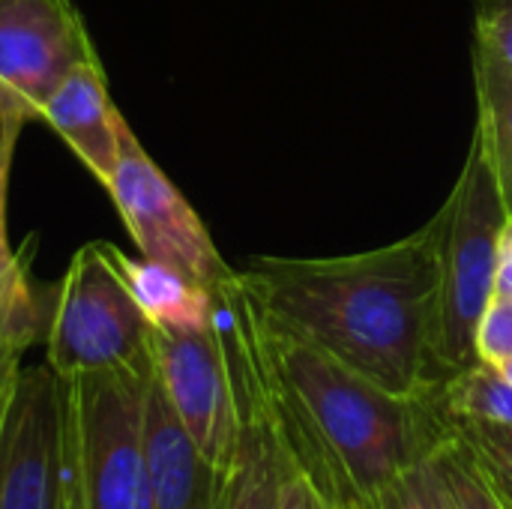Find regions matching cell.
<instances>
[{
	"mask_svg": "<svg viewBox=\"0 0 512 509\" xmlns=\"http://www.w3.org/2000/svg\"><path fill=\"white\" fill-rule=\"evenodd\" d=\"M240 318L288 468L336 509L369 507L420 465L447 429L435 396H396L273 321L240 282L216 291Z\"/></svg>",
	"mask_w": 512,
	"mask_h": 509,
	"instance_id": "obj_1",
	"label": "cell"
},
{
	"mask_svg": "<svg viewBox=\"0 0 512 509\" xmlns=\"http://www.w3.org/2000/svg\"><path fill=\"white\" fill-rule=\"evenodd\" d=\"M240 282L282 327L378 387L420 399L447 381L435 357L441 219L339 258H252Z\"/></svg>",
	"mask_w": 512,
	"mask_h": 509,
	"instance_id": "obj_2",
	"label": "cell"
},
{
	"mask_svg": "<svg viewBox=\"0 0 512 509\" xmlns=\"http://www.w3.org/2000/svg\"><path fill=\"white\" fill-rule=\"evenodd\" d=\"M153 360L63 381V509H150L144 396Z\"/></svg>",
	"mask_w": 512,
	"mask_h": 509,
	"instance_id": "obj_3",
	"label": "cell"
},
{
	"mask_svg": "<svg viewBox=\"0 0 512 509\" xmlns=\"http://www.w3.org/2000/svg\"><path fill=\"white\" fill-rule=\"evenodd\" d=\"M438 219L441 300L435 357L450 378L480 360L477 330L489 300L495 297L501 237L510 219V207L480 126H474L465 165L438 210Z\"/></svg>",
	"mask_w": 512,
	"mask_h": 509,
	"instance_id": "obj_4",
	"label": "cell"
},
{
	"mask_svg": "<svg viewBox=\"0 0 512 509\" xmlns=\"http://www.w3.org/2000/svg\"><path fill=\"white\" fill-rule=\"evenodd\" d=\"M150 333L153 324L114 270L105 240L84 243L54 285L45 363L57 378L141 366L150 360Z\"/></svg>",
	"mask_w": 512,
	"mask_h": 509,
	"instance_id": "obj_5",
	"label": "cell"
},
{
	"mask_svg": "<svg viewBox=\"0 0 512 509\" xmlns=\"http://www.w3.org/2000/svg\"><path fill=\"white\" fill-rule=\"evenodd\" d=\"M105 192L111 195V204L117 207L141 258L177 270L213 294L237 276V270H231L219 255L195 207L150 159L129 123H123L120 162Z\"/></svg>",
	"mask_w": 512,
	"mask_h": 509,
	"instance_id": "obj_6",
	"label": "cell"
},
{
	"mask_svg": "<svg viewBox=\"0 0 512 509\" xmlns=\"http://www.w3.org/2000/svg\"><path fill=\"white\" fill-rule=\"evenodd\" d=\"M93 54L72 0H0V123L39 120L60 81Z\"/></svg>",
	"mask_w": 512,
	"mask_h": 509,
	"instance_id": "obj_7",
	"label": "cell"
},
{
	"mask_svg": "<svg viewBox=\"0 0 512 509\" xmlns=\"http://www.w3.org/2000/svg\"><path fill=\"white\" fill-rule=\"evenodd\" d=\"M0 509H63V381L18 366L0 429Z\"/></svg>",
	"mask_w": 512,
	"mask_h": 509,
	"instance_id": "obj_8",
	"label": "cell"
},
{
	"mask_svg": "<svg viewBox=\"0 0 512 509\" xmlns=\"http://www.w3.org/2000/svg\"><path fill=\"white\" fill-rule=\"evenodd\" d=\"M150 360L177 420L204 459L225 474L237 441V405L216 321L186 333L153 327Z\"/></svg>",
	"mask_w": 512,
	"mask_h": 509,
	"instance_id": "obj_9",
	"label": "cell"
},
{
	"mask_svg": "<svg viewBox=\"0 0 512 509\" xmlns=\"http://www.w3.org/2000/svg\"><path fill=\"white\" fill-rule=\"evenodd\" d=\"M144 453L150 509H219L225 474L195 447L156 372L144 396Z\"/></svg>",
	"mask_w": 512,
	"mask_h": 509,
	"instance_id": "obj_10",
	"label": "cell"
},
{
	"mask_svg": "<svg viewBox=\"0 0 512 509\" xmlns=\"http://www.w3.org/2000/svg\"><path fill=\"white\" fill-rule=\"evenodd\" d=\"M39 120H45L63 138V144L102 183V189L111 183L120 162V135L126 120L111 102L99 54L81 60L60 81V87L42 105Z\"/></svg>",
	"mask_w": 512,
	"mask_h": 509,
	"instance_id": "obj_11",
	"label": "cell"
},
{
	"mask_svg": "<svg viewBox=\"0 0 512 509\" xmlns=\"http://www.w3.org/2000/svg\"><path fill=\"white\" fill-rule=\"evenodd\" d=\"M24 126L0 123V348L9 354L24 357L27 348L36 342H45L48 321H51V303H54V285L39 288L33 282V237L21 252L9 246V228H6V204H9V177L15 150L21 141Z\"/></svg>",
	"mask_w": 512,
	"mask_h": 509,
	"instance_id": "obj_12",
	"label": "cell"
},
{
	"mask_svg": "<svg viewBox=\"0 0 512 509\" xmlns=\"http://www.w3.org/2000/svg\"><path fill=\"white\" fill-rule=\"evenodd\" d=\"M105 249L114 270L126 282L132 300L156 330L186 333V330H207L213 324L216 318L213 291L147 258H129L114 243H105Z\"/></svg>",
	"mask_w": 512,
	"mask_h": 509,
	"instance_id": "obj_13",
	"label": "cell"
},
{
	"mask_svg": "<svg viewBox=\"0 0 512 509\" xmlns=\"http://www.w3.org/2000/svg\"><path fill=\"white\" fill-rule=\"evenodd\" d=\"M435 405L444 420L512 426V384L483 360L450 375L435 390Z\"/></svg>",
	"mask_w": 512,
	"mask_h": 509,
	"instance_id": "obj_14",
	"label": "cell"
},
{
	"mask_svg": "<svg viewBox=\"0 0 512 509\" xmlns=\"http://www.w3.org/2000/svg\"><path fill=\"white\" fill-rule=\"evenodd\" d=\"M477 126L483 129L489 156L495 162L504 201L512 213V72L474 57Z\"/></svg>",
	"mask_w": 512,
	"mask_h": 509,
	"instance_id": "obj_15",
	"label": "cell"
},
{
	"mask_svg": "<svg viewBox=\"0 0 512 509\" xmlns=\"http://www.w3.org/2000/svg\"><path fill=\"white\" fill-rule=\"evenodd\" d=\"M438 477L444 480L450 501L456 509H510L504 504L501 492L483 471L477 453L468 447V441L447 423L444 435L429 453Z\"/></svg>",
	"mask_w": 512,
	"mask_h": 509,
	"instance_id": "obj_16",
	"label": "cell"
},
{
	"mask_svg": "<svg viewBox=\"0 0 512 509\" xmlns=\"http://www.w3.org/2000/svg\"><path fill=\"white\" fill-rule=\"evenodd\" d=\"M477 453L483 471L501 492L504 504L512 509V426L495 423H471V420H447Z\"/></svg>",
	"mask_w": 512,
	"mask_h": 509,
	"instance_id": "obj_17",
	"label": "cell"
},
{
	"mask_svg": "<svg viewBox=\"0 0 512 509\" xmlns=\"http://www.w3.org/2000/svg\"><path fill=\"white\" fill-rule=\"evenodd\" d=\"M474 57L512 72V0H477Z\"/></svg>",
	"mask_w": 512,
	"mask_h": 509,
	"instance_id": "obj_18",
	"label": "cell"
},
{
	"mask_svg": "<svg viewBox=\"0 0 512 509\" xmlns=\"http://www.w3.org/2000/svg\"><path fill=\"white\" fill-rule=\"evenodd\" d=\"M477 357L483 363H504L512 357V297L495 294L477 330Z\"/></svg>",
	"mask_w": 512,
	"mask_h": 509,
	"instance_id": "obj_19",
	"label": "cell"
},
{
	"mask_svg": "<svg viewBox=\"0 0 512 509\" xmlns=\"http://www.w3.org/2000/svg\"><path fill=\"white\" fill-rule=\"evenodd\" d=\"M369 509H435V495L426 471V459L396 477L372 504Z\"/></svg>",
	"mask_w": 512,
	"mask_h": 509,
	"instance_id": "obj_20",
	"label": "cell"
},
{
	"mask_svg": "<svg viewBox=\"0 0 512 509\" xmlns=\"http://www.w3.org/2000/svg\"><path fill=\"white\" fill-rule=\"evenodd\" d=\"M279 509H333V504L315 489V483L285 465V480H282V498Z\"/></svg>",
	"mask_w": 512,
	"mask_h": 509,
	"instance_id": "obj_21",
	"label": "cell"
},
{
	"mask_svg": "<svg viewBox=\"0 0 512 509\" xmlns=\"http://www.w3.org/2000/svg\"><path fill=\"white\" fill-rule=\"evenodd\" d=\"M495 294H507L512 297V213L501 237V258H498V282H495Z\"/></svg>",
	"mask_w": 512,
	"mask_h": 509,
	"instance_id": "obj_22",
	"label": "cell"
},
{
	"mask_svg": "<svg viewBox=\"0 0 512 509\" xmlns=\"http://www.w3.org/2000/svg\"><path fill=\"white\" fill-rule=\"evenodd\" d=\"M18 366H21V357L0 351V429H3V414H6V402H9V390H12Z\"/></svg>",
	"mask_w": 512,
	"mask_h": 509,
	"instance_id": "obj_23",
	"label": "cell"
},
{
	"mask_svg": "<svg viewBox=\"0 0 512 509\" xmlns=\"http://www.w3.org/2000/svg\"><path fill=\"white\" fill-rule=\"evenodd\" d=\"M495 369H498V372H501V375H504V378L512 384V357L510 360H504V363H498Z\"/></svg>",
	"mask_w": 512,
	"mask_h": 509,
	"instance_id": "obj_24",
	"label": "cell"
},
{
	"mask_svg": "<svg viewBox=\"0 0 512 509\" xmlns=\"http://www.w3.org/2000/svg\"><path fill=\"white\" fill-rule=\"evenodd\" d=\"M333 509H336V507H333ZM348 509H366V507H348Z\"/></svg>",
	"mask_w": 512,
	"mask_h": 509,
	"instance_id": "obj_25",
	"label": "cell"
},
{
	"mask_svg": "<svg viewBox=\"0 0 512 509\" xmlns=\"http://www.w3.org/2000/svg\"><path fill=\"white\" fill-rule=\"evenodd\" d=\"M0 351H3V348H0ZM15 357H18V354H15Z\"/></svg>",
	"mask_w": 512,
	"mask_h": 509,
	"instance_id": "obj_26",
	"label": "cell"
},
{
	"mask_svg": "<svg viewBox=\"0 0 512 509\" xmlns=\"http://www.w3.org/2000/svg\"><path fill=\"white\" fill-rule=\"evenodd\" d=\"M366 509H369V507H366Z\"/></svg>",
	"mask_w": 512,
	"mask_h": 509,
	"instance_id": "obj_27",
	"label": "cell"
}]
</instances>
